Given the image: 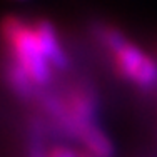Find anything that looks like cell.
I'll use <instances>...</instances> for the list:
<instances>
[{
    "label": "cell",
    "instance_id": "obj_1",
    "mask_svg": "<svg viewBox=\"0 0 157 157\" xmlns=\"http://www.w3.org/2000/svg\"><path fill=\"white\" fill-rule=\"evenodd\" d=\"M0 42L5 50L3 57L17 63L37 87H52L55 70L44 55L32 22L18 15H5L0 20Z\"/></svg>",
    "mask_w": 157,
    "mask_h": 157
},
{
    "label": "cell",
    "instance_id": "obj_2",
    "mask_svg": "<svg viewBox=\"0 0 157 157\" xmlns=\"http://www.w3.org/2000/svg\"><path fill=\"white\" fill-rule=\"evenodd\" d=\"M112 70L121 80L142 92L157 90V60L127 39L109 55Z\"/></svg>",
    "mask_w": 157,
    "mask_h": 157
},
{
    "label": "cell",
    "instance_id": "obj_3",
    "mask_svg": "<svg viewBox=\"0 0 157 157\" xmlns=\"http://www.w3.org/2000/svg\"><path fill=\"white\" fill-rule=\"evenodd\" d=\"M32 24H33V30L37 33V39L40 42L44 55H45L48 63L52 65V69L55 70V74L69 70L70 57L60 39V33H59L57 27L47 18H37V20H32Z\"/></svg>",
    "mask_w": 157,
    "mask_h": 157
},
{
    "label": "cell",
    "instance_id": "obj_4",
    "mask_svg": "<svg viewBox=\"0 0 157 157\" xmlns=\"http://www.w3.org/2000/svg\"><path fill=\"white\" fill-rule=\"evenodd\" d=\"M77 144H80V151L87 152L92 157H114L115 145L107 130L100 125V122L87 124L77 136Z\"/></svg>",
    "mask_w": 157,
    "mask_h": 157
}]
</instances>
